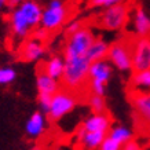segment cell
I'll return each mask as SVG.
<instances>
[{
    "label": "cell",
    "instance_id": "6da1fadb",
    "mask_svg": "<svg viewBox=\"0 0 150 150\" xmlns=\"http://www.w3.org/2000/svg\"><path fill=\"white\" fill-rule=\"evenodd\" d=\"M91 62L86 55L76 58L65 59L64 76L61 79L62 84L69 91H80L88 81V69Z\"/></svg>",
    "mask_w": 150,
    "mask_h": 150
},
{
    "label": "cell",
    "instance_id": "7a4b0ae2",
    "mask_svg": "<svg viewBox=\"0 0 150 150\" xmlns=\"http://www.w3.org/2000/svg\"><path fill=\"white\" fill-rule=\"evenodd\" d=\"M131 6L128 3L103 8L96 18V25L108 32H121L129 22Z\"/></svg>",
    "mask_w": 150,
    "mask_h": 150
},
{
    "label": "cell",
    "instance_id": "3957f363",
    "mask_svg": "<svg viewBox=\"0 0 150 150\" xmlns=\"http://www.w3.org/2000/svg\"><path fill=\"white\" fill-rule=\"evenodd\" d=\"M70 17V8L64 0H48L46 7H43L40 26L48 33L57 32L68 22Z\"/></svg>",
    "mask_w": 150,
    "mask_h": 150
},
{
    "label": "cell",
    "instance_id": "277c9868",
    "mask_svg": "<svg viewBox=\"0 0 150 150\" xmlns=\"http://www.w3.org/2000/svg\"><path fill=\"white\" fill-rule=\"evenodd\" d=\"M113 70L114 68L108 59L91 62L90 69H88V81H87L90 94L105 96L106 86L113 77Z\"/></svg>",
    "mask_w": 150,
    "mask_h": 150
},
{
    "label": "cell",
    "instance_id": "5b68a950",
    "mask_svg": "<svg viewBox=\"0 0 150 150\" xmlns=\"http://www.w3.org/2000/svg\"><path fill=\"white\" fill-rule=\"evenodd\" d=\"M131 40L132 36H121L120 39L110 43L106 59L109 61L114 69L118 72H132L131 58Z\"/></svg>",
    "mask_w": 150,
    "mask_h": 150
},
{
    "label": "cell",
    "instance_id": "8992f818",
    "mask_svg": "<svg viewBox=\"0 0 150 150\" xmlns=\"http://www.w3.org/2000/svg\"><path fill=\"white\" fill-rule=\"evenodd\" d=\"M95 39V33L88 26H83L80 30L69 35L64 46V59L86 55Z\"/></svg>",
    "mask_w": 150,
    "mask_h": 150
},
{
    "label": "cell",
    "instance_id": "52a82bcc",
    "mask_svg": "<svg viewBox=\"0 0 150 150\" xmlns=\"http://www.w3.org/2000/svg\"><path fill=\"white\" fill-rule=\"evenodd\" d=\"M77 106V96L73 91L69 90H59L51 96L50 109L47 117L52 121H59L65 116H68L76 109Z\"/></svg>",
    "mask_w": 150,
    "mask_h": 150
},
{
    "label": "cell",
    "instance_id": "ba28073f",
    "mask_svg": "<svg viewBox=\"0 0 150 150\" xmlns=\"http://www.w3.org/2000/svg\"><path fill=\"white\" fill-rule=\"evenodd\" d=\"M132 72L150 69V36L134 37L131 40Z\"/></svg>",
    "mask_w": 150,
    "mask_h": 150
},
{
    "label": "cell",
    "instance_id": "9c48e42d",
    "mask_svg": "<svg viewBox=\"0 0 150 150\" xmlns=\"http://www.w3.org/2000/svg\"><path fill=\"white\" fill-rule=\"evenodd\" d=\"M131 105L134 109L135 123L145 132L150 134V92H131Z\"/></svg>",
    "mask_w": 150,
    "mask_h": 150
},
{
    "label": "cell",
    "instance_id": "30bf717a",
    "mask_svg": "<svg viewBox=\"0 0 150 150\" xmlns=\"http://www.w3.org/2000/svg\"><path fill=\"white\" fill-rule=\"evenodd\" d=\"M129 23L134 37L150 36V15L142 6H135L131 8Z\"/></svg>",
    "mask_w": 150,
    "mask_h": 150
},
{
    "label": "cell",
    "instance_id": "8fae6325",
    "mask_svg": "<svg viewBox=\"0 0 150 150\" xmlns=\"http://www.w3.org/2000/svg\"><path fill=\"white\" fill-rule=\"evenodd\" d=\"M8 28L10 32L15 39L18 40H26L29 35L32 33V26L29 25L28 19L23 17L21 10L18 7L13 8V11L8 15Z\"/></svg>",
    "mask_w": 150,
    "mask_h": 150
},
{
    "label": "cell",
    "instance_id": "7c38bea8",
    "mask_svg": "<svg viewBox=\"0 0 150 150\" xmlns=\"http://www.w3.org/2000/svg\"><path fill=\"white\" fill-rule=\"evenodd\" d=\"M110 127H112V117L109 113L103 112V113H91L90 116H87L81 123L80 129L87 132H105V134H108Z\"/></svg>",
    "mask_w": 150,
    "mask_h": 150
},
{
    "label": "cell",
    "instance_id": "4fadbf2b",
    "mask_svg": "<svg viewBox=\"0 0 150 150\" xmlns=\"http://www.w3.org/2000/svg\"><path fill=\"white\" fill-rule=\"evenodd\" d=\"M46 55V46L44 43L37 40L35 37L26 39L19 48V57L26 62H37Z\"/></svg>",
    "mask_w": 150,
    "mask_h": 150
},
{
    "label": "cell",
    "instance_id": "5bb4252c",
    "mask_svg": "<svg viewBox=\"0 0 150 150\" xmlns=\"http://www.w3.org/2000/svg\"><path fill=\"white\" fill-rule=\"evenodd\" d=\"M47 129V116L37 110L29 116L25 123V134L32 139H37L41 135H44Z\"/></svg>",
    "mask_w": 150,
    "mask_h": 150
},
{
    "label": "cell",
    "instance_id": "9a60e30c",
    "mask_svg": "<svg viewBox=\"0 0 150 150\" xmlns=\"http://www.w3.org/2000/svg\"><path fill=\"white\" fill-rule=\"evenodd\" d=\"M17 7L21 10L23 17L28 19V22L32 26V29H36V28L40 26L43 7L37 0H23Z\"/></svg>",
    "mask_w": 150,
    "mask_h": 150
},
{
    "label": "cell",
    "instance_id": "2e32d148",
    "mask_svg": "<svg viewBox=\"0 0 150 150\" xmlns=\"http://www.w3.org/2000/svg\"><path fill=\"white\" fill-rule=\"evenodd\" d=\"M36 88L39 94H46V95L52 96L55 92L61 90V83H59V80H55L51 76H48L40 68L36 74Z\"/></svg>",
    "mask_w": 150,
    "mask_h": 150
},
{
    "label": "cell",
    "instance_id": "e0dca14e",
    "mask_svg": "<svg viewBox=\"0 0 150 150\" xmlns=\"http://www.w3.org/2000/svg\"><path fill=\"white\" fill-rule=\"evenodd\" d=\"M106 135L108 134H105V132H87L79 129L77 142L80 150H98Z\"/></svg>",
    "mask_w": 150,
    "mask_h": 150
},
{
    "label": "cell",
    "instance_id": "ac0fdd59",
    "mask_svg": "<svg viewBox=\"0 0 150 150\" xmlns=\"http://www.w3.org/2000/svg\"><path fill=\"white\" fill-rule=\"evenodd\" d=\"M128 86L131 92H137V94L150 92V69L132 72L128 80Z\"/></svg>",
    "mask_w": 150,
    "mask_h": 150
},
{
    "label": "cell",
    "instance_id": "d6986e66",
    "mask_svg": "<svg viewBox=\"0 0 150 150\" xmlns=\"http://www.w3.org/2000/svg\"><path fill=\"white\" fill-rule=\"evenodd\" d=\"M110 43L103 37H96L94 43H92L88 51H87V59L90 62H95V61H100V59H106L108 57V51H109Z\"/></svg>",
    "mask_w": 150,
    "mask_h": 150
},
{
    "label": "cell",
    "instance_id": "ffe728a7",
    "mask_svg": "<svg viewBox=\"0 0 150 150\" xmlns=\"http://www.w3.org/2000/svg\"><path fill=\"white\" fill-rule=\"evenodd\" d=\"M41 69H43L48 76H51L52 79L61 81V79L64 76V70H65L64 57H61V55H52V57H50V58L43 64Z\"/></svg>",
    "mask_w": 150,
    "mask_h": 150
},
{
    "label": "cell",
    "instance_id": "44dd1931",
    "mask_svg": "<svg viewBox=\"0 0 150 150\" xmlns=\"http://www.w3.org/2000/svg\"><path fill=\"white\" fill-rule=\"evenodd\" d=\"M108 137L112 138L117 143H120L121 146H124V145H127L128 142L134 141V131L128 125L116 124V125L110 127V129L108 131Z\"/></svg>",
    "mask_w": 150,
    "mask_h": 150
},
{
    "label": "cell",
    "instance_id": "7402d4cb",
    "mask_svg": "<svg viewBox=\"0 0 150 150\" xmlns=\"http://www.w3.org/2000/svg\"><path fill=\"white\" fill-rule=\"evenodd\" d=\"M88 106H90L92 113H103V112H106L105 96L90 94V96H88Z\"/></svg>",
    "mask_w": 150,
    "mask_h": 150
},
{
    "label": "cell",
    "instance_id": "603a6c76",
    "mask_svg": "<svg viewBox=\"0 0 150 150\" xmlns=\"http://www.w3.org/2000/svg\"><path fill=\"white\" fill-rule=\"evenodd\" d=\"M17 79V70L11 66H3L0 68V86H8L15 81Z\"/></svg>",
    "mask_w": 150,
    "mask_h": 150
},
{
    "label": "cell",
    "instance_id": "cb8c5ba5",
    "mask_svg": "<svg viewBox=\"0 0 150 150\" xmlns=\"http://www.w3.org/2000/svg\"><path fill=\"white\" fill-rule=\"evenodd\" d=\"M128 3V0H90V6L94 8H108L112 6H117V4H124Z\"/></svg>",
    "mask_w": 150,
    "mask_h": 150
},
{
    "label": "cell",
    "instance_id": "d4e9b609",
    "mask_svg": "<svg viewBox=\"0 0 150 150\" xmlns=\"http://www.w3.org/2000/svg\"><path fill=\"white\" fill-rule=\"evenodd\" d=\"M37 103H39V109H40V112L47 116L48 109H50V103H51V95L39 94V96H37Z\"/></svg>",
    "mask_w": 150,
    "mask_h": 150
},
{
    "label": "cell",
    "instance_id": "484cf974",
    "mask_svg": "<svg viewBox=\"0 0 150 150\" xmlns=\"http://www.w3.org/2000/svg\"><path fill=\"white\" fill-rule=\"evenodd\" d=\"M123 146L117 143L116 141H113L112 138H109L106 135V138L103 139V142L100 143V146L98 147V150H121Z\"/></svg>",
    "mask_w": 150,
    "mask_h": 150
},
{
    "label": "cell",
    "instance_id": "4316f807",
    "mask_svg": "<svg viewBox=\"0 0 150 150\" xmlns=\"http://www.w3.org/2000/svg\"><path fill=\"white\" fill-rule=\"evenodd\" d=\"M83 26H86L84 25V22L83 21H80V19H73V21H69L68 23H66V36H69V35H72V33L77 32V30H80Z\"/></svg>",
    "mask_w": 150,
    "mask_h": 150
},
{
    "label": "cell",
    "instance_id": "83f0119b",
    "mask_svg": "<svg viewBox=\"0 0 150 150\" xmlns=\"http://www.w3.org/2000/svg\"><path fill=\"white\" fill-rule=\"evenodd\" d=\"M48 35H50V33L47 32L46 29H43L41 26L36 28V29H35V32H33V37H35V39H37V40L43 41V43L48 39Z\"/></svg>",
    "mask_w": 150,
    "mask_h": 150
},
{
    "label": "cell",
    "instance_id": "f1b7e54d",
    "mask_svg": "<svg viewBox=\"0 0 150 150\" xmlns=\"http://www.w3.org/2000/svg\"><path fill=\"white\" fill-rule=\"evenodd\" d=\"M121 150H143V146L139 143L138 141H131V142H128L127 145H124L123 147H121Z\"/></svg>",
    "mask_w": 150,
    "mask_h": 150
},
{
    "label": "cell",
    "instance_id": "f546056e",
    "mask_svg": "<svg viewBox=\"0 0 150 150\" xmlns=\"http://www.w3.org/2000/svg\"><path fill=\"white\" fill-rule=\"evenodd\" d=\"M4 8H6V1H3V0H0V14L4 11Z\"/></svg>",
    "mask_w": 150,
    "mask_h": 150
},
{
    "label": "cell",
    "instance_id": "4dcf8cb0",
    "mask_svg": "<svg viewBox=\"0 0 150 150\" xmlns=\"http://www.w3.org/2000/svg\"><path fill=\"white\" fill-rule=\"evenodd\" d=\"M21 1H23V0H8V3L10 4H17V3H21Z\"/></svg>",
    "mask_w": 150,
    "mask_h": 150
},
{
    "label": "cell",
    "instance_id": "1f68e13d",
    "mask_svg": "<svg viewBox=\"0 0 150 150\" xmlns=\"http://www.w3.org/2000/svg\"><path fill=\"white\" fill-rule=\"evenodd\" d=\"M32 150H40V149H39V147H35V149H32Z\"/></svg>",
    "mask_w": 150,
    "mask_h": 150
},
{
    "label": "cell",
    "instance_id": "d6a6232c",
    "mask_svg": "<svg viewBox=\"0 0 150 150\" xmlns=\"http://www.w3.org/2000/svg\"><path fill=\"white\" fill-rule=\"evenodd\" d=\"M3 1H6V3H7V1H8V0H3Z\"/></svg>",
    "mask_w": 150,
    "mask_h": 150
}]
</instances>
